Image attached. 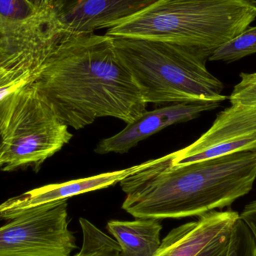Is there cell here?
<instances>
[{
	"instance_id": "obj_21",
	"label": "cell",
	"mask_w": 256,
	"mask_h": 256,
	"mask_svg": "<svg viewBox=\"0 0 256 256\" xmlns=\"http://www.w3.org/2000/svg\"><path fill=\"white\" fill-rule=\"evenodd\" d=\"M0 168H1V167H0Z\"/></svg>"
},
{
	"instance_id": "obj_12",
	"label": "cell",
	"mask_w": 256,
	"mask_h": 256,
	"mask_svg": "<svg viewBox=\"0 0 256 256\" xmlns=\"http://www.w3.org/2000/svg\"><path fill=\"white\" fill-rule=\"evenodd\" d=\"M239 218L234 210H212L198 220L179 226L162 239L154 256H196L221 234L232 228Z\"/></svg>"
},
{
	"instance_id": "obj_20",
	"label": "cell",
	"mask_w": 256,
	"mask_h": 256,
	"mask_svg": "<svg viewBox=\"0 0 256 256\" xmlns=\"http://www.w3.org/2000/svg\"><path fill=\"white\" fill-rule=\"evenodd\" d=\"M28 2L39 9L54 8L56 0H27Z\"/></svg>"
},
{
	"instance_id": "obj_10",
	"label": "cell",
	"mask_w": 256,
	"mask_h": 256,
	"mask_svg": "<svg viewBox=\"0 0 256 256\" xmlns=\"http://www.w3.org/2000/svg\"><path fill=\"white\" fill-rule=\"evenodd\" d=\"M156 0H56L54 8L64 30L90 34L110 28Z\"/></svg>"
},
{
	"instance_id": "obj_8",
	"label": "cell",
	"mask_w": 256,
	"mask_h": 256,
	"mask_svg": "<svg viewBox=\"0 0 256 256\" xmlns=\"http://www.w3.org/2000/svg\"><path fill=\"white\" fill-rule=\"evenodd\" d=\"M56 45L16 26L0 28V112L16 92L37 79Z\"/></svg>"
},
{
	"instance_id": "obj_16",
	"label": "cell",
	"mask_w": 256,
	"mask_h": 256,
	"mask_svg": "<svg viewBox=\"0 0 256 256\" xmlns=\"http://www.w3.org/2000/svg\"><path fill=\"white\" fill-rule=\"evenodd\" d=\"M227 256H256L255 240L240 218L233 226Z\"/></svg>"
},
{
	"instance_id": "obj_7",
	"label": "cell",
	"mask_w": 256,
	"mask_h": 256,
	"mask_svg": "<svg viewBox=\"0 0 256 256\" xmlns=\"http://www.w3.org/2000/svg\"><path fill=\"white\" fill-rule=\"evenodd\" d=\"M256 149V105L232 104L216 116L212 127L188 147L168 154L179 166Z\"/></svg>"
},
{
	"instance_id": "obj_18",
	"label": "cell",
	"mask_w": 256,
	"mask_h": 256,
	"mask_svg": "<svg viewBox=\"0 0 256 256\" xmlns=\"http://www.w3.org/2000/svg\"><path fill=\"white\" fill-rule=\"evenodd\" d=\"M232 230V228L210 242L196 256H227Z\"/></svg>"
},
{
	"instance_id": "obj_4",
	"label": "cell",
	"mask_w": 256,
	"mask_h": 256,
	"mask_svg": "<svg viewBox=\"0 0 256 256\" xmlns=\"http://www.w3.org/2000/svg\"><path fill=\"white\" fill-rule=\"evenodd\" d=\"M114 44L147 104L228 98L222 82L206 67L209 51L136 38L114 37Z\"/></svg>"
},
{
	"instance_id": "obj_15",
	"label": "cell",
	"mask_w": 256,
	"mask_h": 256,
	"mask_svg": "<svg viewBox=\"0 0 256 256\" xmlns=\"http://www.w3.org/2000/svg\"><path fill=\"white\" fill-rule=\"evenodd\" d=\"M256 54V26L248 27L243 32L224 44L212 54L210 62L231 63Z\"/></svg>"
},
{
	"instance_id": "obj_5",
	"label": "cell",
	"mask_w": 256,
	"mask_h": 256,
	"mask_svg": "<svg viewBox=\"0 0 256 256\" xmlns=\"http://www.w3.org/2000/svg\"><path fill=\"white\" fill-rule=\"evenodd\" d=\"M72 137L33 82L15 92L0 112V167L38 170Z\"/></svg>"
},
{
	"instance_id": "obj_3",
	"label": "cell",
	"mask_w": 256,
	"mask_h": 256,
	"mask_svg": "<svg viewBox=\"0 0 256 256\" xmlns=\"http://www.w3.org/2000/svg\"><path fill=\"white\" fill-rule=\"evenodd\" d=\"M256 19V0H156L108 28L112 37L160 40L213 54Z\"/></svg>"
},
{
	"instance_id": "obj_11",
	"label": "cell",
	"mask_w": 256,
	"mask_h": 256,
	"mask_svg": "<svg viewBox=\"0 0 256 256\" xmlns=\"http://www.w3.org/2000/svg\"><path fill=\"white\" fill-rule=\"evenodd\" d=\"M142 166V164L126 170L103 173L64 183L46 185L32 190L1 203L0 220L10 221L45 204L68 200L75 196L112 186L141 168Z\"/></svg>"
},
{
	"instance_id": "obj_1",
	"label": "cell",
	"mask_w": 256,
	"mask_h": 256,
	"mask_svg": "<svg viewBox=\"0 0 256 256\" xmlns=\"http://www.w3.org/2000/svg\"><path fill=\"white\" fill-rule=\"evenodd\" d=\"M68 127L82 129L97 118L126 124L146 110L132 75L108 34L68 32L44 63L34 82Z\"/></svg>"
},
{
	"instance_id": "obj_13",
	"label": "cell",
	"mask_w": 256,
	"mask_h": 256,
	"mask_svg": "<svg viewBox=\"0 0 256 256\" xmlns=\"http://www.w3.org/2000/svg\"><path fill=\"white\" fill-rule=\"evenodd\" d=\"M108 232L118 242L122 256H154L161 245L160 220L136 218L106 224Z\"/></svg>"
},
{
	"instance_id": "obj_19",
	"label": "cell",
	"mask_w": 256,
	"mask_h": 256,
	"mask_svg": "<svg viewBox=\"0 0 256 256\" xmlns=\"http://www.w3.org/2000/svg\"><path fill=\"white\" fill-rule=\"evenodd\" d=\"M239 218L249 228L256 246V200L245 206L242 213L239 214Z\"/></svg>"
},
{
	"instance_id": "obj_9",
	"label": "cell",
	"mask_w": 256,
	"mask_h": 256,
	"mask_svg": "<svg viewBox=\"0 0 256 256\" xmlns=\"http://www.w3.org/2000/svg\"><path fill=\"white\" fill-rule=\"evenodd\" d=\"M220 102H198L172 104L152 111H144L118 134L104 138L96 146L99 154H126L132 148L164 128L188 122L200 116L202 112L213 110L220 106Z\"/></svg>"
},
{
	"instance_id": "obj_2",
	"label": "cell",
	"mask_w": 256,
	"mask_h": 256,
	"mask_svg": "<svg viewBox=\"0 0 256 256\" xmlns=\"http://www.w3.org/2000/svg\"><path fill=\"white\" fill-rule=\"evenodd\" d=\"M256 149L179 166L168 154L147 161L120 182L123 210L134 218L182 219L230 207L250 192Z\"/></svg>"
},
{
	"instance_id": "obj_6",
	"label": "cell",
	"mask_w": 256,
	"mask_h": 256,
	"mask_svg": "<svg viewBox=\"0 0 256 256\" xmlns=\"http://www.w3.org/2000/svg\"><path fill=\"white\" fill-rule=\"evenodd\" d=\"M68 207V200L54 202L0 227V256H72L78 246Z\"/></svg>"
},
{
	"instance_id": "obj_14",
	"label": "cell",
	"mask_w": 256,
	"mask_h": 256,
	"mask_svg": "<svg viewBox=\"0 0 256 256\" xmlns=\"http://www.w3.org/2000/svg\"><path fill=\"white\" fill-rule=\"evenodd\" d=\"M82 233L80 252L74 256H122L118 242L86 218L79 220Z\"/></svg>"
},
{
	"instance_id": "obj_17",
	"label": "cell",
	"mask_w": 256,
	"mask_h": 256,
	"mask_svg": "<svg viewBox=\"0 0 256 256\" xmlns=\"http://www.w3.org/2000/svg\"><path fill=\"white\" fill-rule=\"evenodd\" d=\"M240 81L234 87L230 100L231 104L256 105V72L242 73Z\"/></svg>"
}]
</instances>
